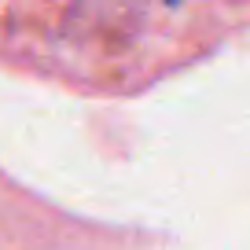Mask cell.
I'll use <instances>...</instances> for the list:
<instances>
[{
	"instance_id": "1",
	"label": "cell",
	"mask_w": 250,
	"mask_h": 250,
	"mask_svg": "<svg viewBox=\"0 0 250 250\" xmlns=\"http://www.w3.org/2000/svg\"><path fill=\"white\" fill-rule=\"evenodd\" d=\"M26 52L78 81L155 78L199 41L195 0H15Z\"/></svg>"
}]
</instances>
